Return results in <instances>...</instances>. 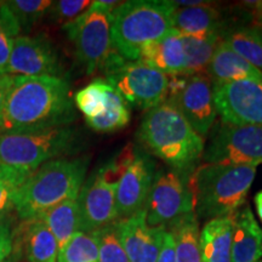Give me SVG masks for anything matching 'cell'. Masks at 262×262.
Returning <instances> with one entry per match:
<instances>
[{
	"mask_svg": "<svg viewBox=\"0 0 262 262\" xmlns=\"http://www.w3.org/2000/svg\"><path fill=\"white\" fill-rule=\"evenodd\" d=\"M175 8L169 0H129L111 14L113 49L130 61L139 60L140 50L172 29Z\"/></svg>",
	"mask_w": 262,
	"mask_h": 262,
	"instance_id": "cell-5",
	"label": "cell"
},
{
	"mask_svg": "<svg viewBox=\"0 0 262 262\" xmlns=\"http://www.w3.org/2000/svg\"><path fill=\"white\" fill-rule=\"evenodd\" d=\"M221 33L206 35H182L186 57V75L206 74L216 49L221 42Z\"/></svg>",
	"mask_w": 262,
	"mask_h": 262,
	"instance_id": "cell-25",
	"label": "cell"
},
{
	"mask_svg": "<svg viewBox=\"0 0 262 262\" xmlns=\"http://www.w3.org/2000/svg\"><path fill=\"white\" fill-rule=\"evenodd\" d=\"M11 75L0 74V129L3 125V118H4V111L6 104V97H8L9 88L11 84Z\"/></svg>",
	"mask_w": 262,
	"mask_h": 262,
	"instance_id": "cell-37",
	"label": "cell"
},
{
	"mask_svg": "<svg viewBox=\"0 0 262 262\" xmlns=\"http://www.w3.org/2000/svg\"><path fill=\"white\" fill-rule=\"evenodd\" d=\"M139 61L145 62L166 75L183 74L186 57L182 35L173 28L170 29L162 38L148 42L141 49Z\"/></svg>",
	"mask_w": 262,
	"mask_h": 262,
	"instance_id": "cell-18",
	"label": "cell"
},
{
	"mask_svg": "<svg viewBox=\"0 0 262 262\" xmlns=\"http://www.w3.org/2000/svg\"><path fill=\"white\" fill-rule=\"evenodd\" d=\"M257 262H262V260H260V261H257Z\"/></svg>",
	"mask_w": 262,
	"mask_h": 262,
	"instance_id": "cell-41",
	"label": "cell"
},
{
	"mask_svg": "<svg viewBox=\"0 0 262 262\" xmlns=\"http://www.w3.org/2000/svg\"><path fill=\"white\" fill-rule=\"evenodd\" d=\"M261 35H262V28H261Z\"/></svg>",
	"mask_w": 262,
	"mask_h": 262,
	"instance_id": "cell-40",
	"label": "cell"
},
{
	"mask_svg": "<svg viewBox=\"0 0 262 262\" xmlns=\"http://www.w3.org/2000/svg\"><path fill=\"white\" fill-rule=\"evenodd\" d=\"M19 27L29 31L33 26L38 24L45 15L49 14L52 2L50 0H10L4 2Z\"/></svg>",
	"mask_w": 262,
	"mask_h": 262,
	"instance_id": "cell-30",
	"label": "cell"
},
{
	"mask_svg": "<svg viewBox=\"0 0 262 262\" xmlns=\"http://www.w3.org/2000/svg\"><path fill=\"white\" fill-rule=\"evenodd\" d=\"M31 173L0 164V216L6 215L14 208L17 191Z\"/></svg>",
	"mask_w": 262,
	"mask_h": 262,
	"instance_id": "cell-32",
	"label": "cell"
},
{
	"mask_svg": "<svg viewBox=\"0 0 262 262\" xmlns=\"http://www.w3.org/2000/svg\"><path fill=\"white\" fill-rule=\"evenodd\" d=\"M73 42L75 56L88 74L102 70L113 51L111 38V15L101 11L91 3L83 15L63 26Z\"/></svg>",
	"mask_w": 262,
	"mask_h": 262,
	"instance_id": "cell-11",
	"label": "cell"
},
{
	"mask_svg": "<svg viewBox=\"0 0 262 262\" xmlns=\"http://www.w3.org/2000/svg\"><path fill=\"white\" fill-rule=\"evenodd\" d=\"M131 112L129 103L122 95L111 86L106 108L101 114L86 120V124L97 133H114L125 127L130 122Z\"/></svg>",
	"mask_w": 262,
	"mask_h": 262,
	"instance_id": "cell-26",
	"label": "cell"
},
{
	"mask_svg": "<svg viewBox=\"0 0 262 262\" xmlns=\"http://www.w3.org/2000/svg\"><path fill=\"white\" fill-rule=\"evenodd\" d=\"M14 250V234L8 215L0 216V262H9Z\"/></svg>",
	"mask_w": 262,
	"mask_h": 262,
	"instance_id": "cell-35",
	"label": "cell"
},
{
	"mask_svg": "<svg viewBox=\"0 0 262 262\" xmlns=\"http://www.w3.org/2000/svg\"><path fill=\"white\" fill-rule=\"evenodd\" d=\"M221 41L262 73L261 29L251 25L225 28Z\"/></svg>",
	"mask_w": 262,
	"mask_h": 262,
	"instance_id": "cell-24",
	"label": "cell"
},
{
	"mask_svg": "<svg viewBox=\"0 0 262 262\" xmlns=\"http://www.w3.org/2000/svg\"><path fill=\"white\" fill-rule=\"evenodd\" d=\"M255 204H256L257 215L262 222V191H260L256 195H255Z\"/></svg>",
	"mask_w": 262,
	"mask_h": 262,
	"instance_id": "cell-38",
	"label": "cell"
},
{
	"mask_svg": "<svg viewBox=\"0 0 262 262\" xmlns=\"http://www.w3.org/2000/svg\"><path fill=\"white\" fill-rule=\"evenodd\" d=\"M206 74L214 86L238 80H262V73L257 68L226 47L222 41L216 49Z\"/></svg>",
	"mask_w": 262,
	"mask_h": 262,
	"instance_id": "cell-20",
	"label": "cell"
},
{
	"mask_svg": "<svg viewBox=\"0 0 262 262\" xmlns=\"http://www.w3.org/2000/svg\"><path fill=\"white\" fill-rule=\"evenodd\" d=\"M116 164L119 169L116 191L118 220H123L143 210L158 168L142 149L130 148Z\"/></svg>",
	"mask_w": 262,
	"mask_h": 262,
	"instance_id": "cell-12",
	"label": "cell"
},
{
	"mask_svg": "<svg viewBox=\"0 0 262 262\" xmlns=\"http://www.w3.org/2000/svg\"><path fill=\"white\" fill-rule=\"evenodd\" d=\"M256 166L203 164L188 180L196 219L231 217L245 204Z\"/></svg>",
	"mask_w": 262,
	"mask_h": 262,
	"instance_id": "cell-4",
	"label": "cell"
},
{
	"mask_svg": "<svg viewBox=\"0 0 262 262\" xmlns=\"http://www.w3.org/2000/svg\"><path fill=\"white\" fill-rule=\"evenodd\" d=\"M189 176L170 168L157 169L143 206L147 224L168 231L180 221L195 215Z\"/></svg>",
	"mask_w": 262,
	"mask_h": 262,
	"instance_id": "cell-8",
	"label": "cell"
},
{
	"mask_svg": "<svg viewBox=\"0 0 262 262\" xmlns=\"http://www.w3.org/2000/svg\"><path fill=\"white\" fill-rule=\"evenodd\" d=\"M57 262H98V245L95 235L77 232L58 251Z\"/></svg>",
	"mask_w": 262,
	"mask_h": 262,
	"instance_id": "cell-29",
	"label": "cell"
},
{
	"mask_svg": "<svg viewBox=\"0 0 262 262\" xmlns=\"http://www.w3.org/2000/svg\"><path fill=\"white\" fill-rule=\"evenodd\" d=\"M139 143L170 169L191 175L198 168L205 141L168 101L147 111L137 130Z\"/></svg>",
	"mask_w": 262,
	"mask_h": 262,
	"instance_id": "cell-2",
	"label": "cell"
},
{
	"mask_svg": "<svg viewBox=\"0 0 262 262\" xmlns=\"http://www.w3.org/2000/svg\"><path fill=\"white\" fill-rule=\"evenodd\" d=\"M118 173L112 163L97 169L85 180L77 196L79 208L80 232L98 231L118 221L116 203Z\"/></svg>",
	"mask_w": 262,
	"mask_h": 262,
	"instance_id": "cell-13",
	"label": "cell"
},
{
	"mask_svg": "<svg viewBox=\"0 0 262 262\" xmlns=\"http://www.w3.org/2000/svg\"><path fill=\"white\" fill-rule=\"evenodd\" d=\"M117 235L130 262H156L166 229L147 224L145 211L114 222Z\"/></svg>",
	"mask_w": 262,
	"mask_h": 262,
	"instance_id": "cell-16",
	"label": "cell"
},
{
	"mask_svg": "<svg viewBox=\"0 0 262 262\" xmlns=\"http://www.w3.org/2000/svg\"><path fill=\"white\" fill-rule=\"evenodd\" d=\"M166 101L179 111L199 136L208 137L217 116L214 85L208 74L169 75Z\"/></svg>",
	"mask_w": 262,
	"mask_h": 262,
	"instance_id": "cell-9",
	"label": "cell"
},
{
	"mask_svg": "<svg viewBox=\"0 0 262 262\" xmlns=\"http://www.w3.org/2000/svg\"><path fill=\"white\" fill-rule=\"evenodd\" d=\"M175 241L176 262H203L199 249V226L195 215L168 229Z\"/></svg>",
	"mask_w": 262,
	"mask_h": 262,
	"instance_id": "cell-27",
	"label": "cell"
},
{
	"mask_svg": "<svg viewBox=\"0 0 262 262\" xmlns=\"http://www.w3.org/2000/svg\"><path fill=\"white\" fill-rule=\"evenodd\" d=\"M91 233L98 245V262H130L118 238L114 224Z\"/></svg>",
	"mask_w": 262,
	"mask_h": 262,
	"instance_id": "cell-33",
	"label": "cell"
},
{
	"mask_svg": "<svg viewBox=\"0 0 262 262\" xmlns=\"http://www.w3.org/2000/svg\"><path fill=\"white\" fill-rule=\"evenodd\" d=\"M261 28H262V10H261Z\"/></svg>",
	"mask_w": 262,
	"mask_h": 262,
	"instance_id": "cell-39",
	"label": "cell"
},
{
	"mask_svg": "<svg viewBox=\"0 0 262 262\" xmlns=\"http://www.w3.org/2000/svg\"><path fill=\"white\" fill-rule=\"evenodd\" d=\"M208 135L202 159L205 164L256 166L262 164V125L219 122Z\"/></svg>",
	"mask_w": 262,
	"mask_h": 262,
	"instance_id": "cell-10",
	"label": "cell"
},
{
	"mask_svg": "<svg viewBox=\"0 0 262 262\" xmlns=\"http://www.w3.org/2000/svg\"><path fill=\"white\" fill-rule=\"evenodd\" d=\"M89 0H60V2H52V5L49 14L52 21L60 25H68L75 18L83 15L85 11L91 6Z\"/></svg>",
	"mask_w": 262,
	"mask_h": 262,
	"instance_id": "cell-34",
	"label": "cell"
},
{
	"mask_svg": "<svg viewBox=\"0 0 262 262\" xmlns=\"http://www.w3.org/2000/svg\"><path fill=\"white\" fill-rule=\"evenodd\" d=\"M21 245L28 262H57V242L40 219L25 221L21 227Z\"/></svg>",
	"mask_w": 262,
	"mask_h": 262,
	"instance_id": "cell-22",
	"label": "cell"
},
{
	"mask_svg": "<svg viewBox=\"0 0 262 262\" xmlns=\"http://www.w3.org/2000/svg\"><path fill=\"white\" fill-rule=\"evenodd\" d=\"M54 234L58 245V251L70 242V239L80 232L79 208L77 198H71L45 211L39 217Z\"/></svg>",
	"mask_w": 262,
	"mask_h": 262,
	"instance_id": "cell-23",
	"label": "cell"
},
{
	"mask_svg": "<svg viewBox=\"0 0 262 262\" xmlns=\"http://www.w3.org/2000/svg\"><path fill=\"white\" fill-rule=\"evenodd\" d=\"M232 217V262L262 260V228L250 206L244 204Z\"/></svg>",
	"mask_w": 262,
	"mask_h": 262,
	"instance_id": "cell-17",
	"label": "cell"
},
{
	"mask_svg": "<svg viewBox=\"0 0 262 262\" xmlns=\"http://www.w3.org/2000/svg\"><path fill=\"white\" fill-rule=\"evenodd\" d=\"M209 2L191 8H175L172 28L181 35H206L225 31L224 15Z\"/></svg>",
	"mask_w": 262,
	"mask_h": 262,
	"instance_id": "cell-19",
	"label": "cell"
},
{
	"mask_svg": "<svg viewBox=\"0 0 262 262\" xmlns=\"http://www.w3.org/2000/svg\"><path fill=\"white\" fill-rule=\"evenodd\" d=\"M110 90L111 85L104 79L98 78L75 94L74 103L85 117V120L95 118L103 112Z\"/></svg>",
	"mask_w": 262,
	"mask_h": 262,
	"instance_id": "cell-28",
	"label": "cell"
},
{
	"mask_svg": "<svg viewBox=\"0 0 262 262\" xmlns=\"http://www.w3.org/2000/svg\"><path fill=\"white\" fill-rule=\"evenodd\" d=\"M90 158H58L42 164L33 171L16 193L14 209L25 221L37 219L45 211L77 198L85 181Z\"/></svg>",
	"mask_w": 262,
	"mask_h": 262,
	"instance_id": "cell-3",
	"label": "cell"
},
{
	"mask_svg": "<svg viewBox=\"0 0 262 262\" xmlns=\"http://www.w3.org/2000/svg\"><path fill=\"white\" fill-rule=\"evenodd\" d=\"M216 112L233 125H262V80H238L215 85Z\"/></svg>",
	"mask_w": 262,
	"mask_h": 262,
	"instance_id": "cell-14",
	"label": "cell"
},
{
	"mask_svg": "<svg viewBox=\"0 0 262 262\" xmlns=\"http://www.w3.org/2000/svg\"><path fill=\"white\" fill-rule=\"evenodd\" d=\"M74 118L70 83L62 77H12L0 133L68 126Z\"/></svg>",
	"mask_w": 262,
	"mask_h": 262,
	"instance_id": "cell-1",
	"label": "cell"
},
{
	"mask_svg": "<svg viewBox=\"0 0 262 262\" xmlns=\"http://www.w3.org/2000/svg\"><path fill=\"white\" fill-rule=\"evenodd\" d=\"M101 71L129 106L149 111L166 101L169 75L145 62L126 60L113 49Z\"/></svg>",
	"mask_w": 262,
	"mask_h": 262,
	"instance_id": "cell-7",
	"label": "cell"
},
{
	"mask_svg": "<svg viewBox=\"0 0 262 262\" xmlns=\"http://www.w3.org/2000/svg\"><path fill=\"white\" fill-rule=\"evenodd\" d=\"M57 51L44 35H18L8 64L12 77H61Z\"/></svg>",
	"mask_w": 262,
	"mask_h": 262,
	"instance_id": "cell-15",
	"label": "cell"
},
{
	"mask_svg": "<svg viewBox=\"0 0 262 262\" xmlns=\"http://www.w3.org/2000/svg\"><path fill=\"white\" fill-rule=\"evenodd\" d=\"M203 262H232V217L209 220L199 232Z\"/></svg>",
	"mask_w": 262,
	"mask_h": 262,
	"instance_id": "cell-21",
	"label": "cell"
},
{
	"mask_svg": "<svg viewBox=\"0 0 262 262\" xmlns=\"http://www.w3.org/2000/svg\"><path fill=\"white\" fill-rule=\"evenodd\" d=\"M156 262H176L175 241H173L171 232L166 231L165 235H164L162 250H160V254Z\"/></svg>",
	"mask_w": 262,
	"mask_h": 262,
	"instance_id": "cell-36",
	"label": "cell"
},
{
	"mask_svg": "<svg viewBox=\"0 0 262 262\" xmlns=\"http://www.w3.org/2000/svg\"><path fill=\"white\" fill-rule=\"evenodd\" d=\"M80 136L70 126L27 133H0V164L28 173L42 164L80 148Z\"/></svg>",
	"mask_w": 262,
	"mask_h": 262,
	"instance_id": "cell-6",
	"label": "cell"
},
{
	"mask_svg": "<svg viewBox=\"0 0 262 262\" xmlns=\"http://www.w3.org/2000/svg\"><path fill=\"white\" fill-rule=\"evenodd\" d=\"M21 33L17 21L4 3H0V74H8V64L15 39Z\"/></svg>",
	"mask_w": 262,
	"mask_h": 262,
	"instance_id": "cell-31",
	"label": "cell"
}]
</instances>
